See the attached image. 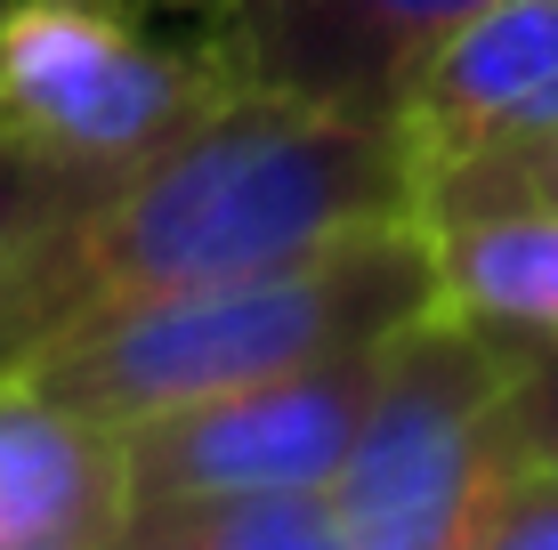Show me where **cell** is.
Masks as SVG:
<instances>
[{
  "label": "cell",
  "mask_w": 558,
  "mask_h": 550,
  "mask_svg": "<svg viewBox=\"0 0 558 550\" xmlns=\"http://www.w3.org/2000/svg\"><path fill=\"white\" fill-rule=\"evenodd\" d=\"M461 550H558V462L502 453L494 478L477 486Z\"/></svg>",
  "instance_id": "cell-11"
},
{
  "label": "cell",
  "mask_w": 558,
  "mask_h": 550,
  "mask_svg": "<svg viewBox=\"0 0 558 550\" xmlns=\"http://www.w3.org/2000/svg\"><path fill=\"white\" fill-rule=\"evenodd\" d=\"M203 9V25L219 33V25H235V16H252V9H267V0H195Z\"/></svg>",
  "instance_id": "cell-15"
},
{
  "label": "cell",
  "mask_w": 558,
  "mask_h": 550,
  "mask_svg": "<svg viewBox=\"0 0 558 550\" xmlns=\"http://www.w3.org/2000/svg\"><path fill=\"white\" fill-rule=\"evenodd\" d=\"M57 203V179H49V162L33 155L25 138H16L9 122H0V259H9V243L25 235L33 219H41Z\"/></svg>",
  "instance_id": "cell-14"
},
{
  "label": "cell",
  "mask_w": 558,
  "mask_h": 550,
  "mask_svg": "<svg viewBox=\"0 0 558 550\" xmlns=\"http://www.w3.org/2000/svg\"><path fill=\"white\" fill-rule=\"evenodd\" d=\"M397 219H413V155L397 122L267 82H227L146 162L41 211L9 243L0 372L41 365L65 332L130 300L307 259Z\"/></svg>",
  "instance_id": "cell-1"
},
{
  "label": "cell",
  "mask_w": 558,
  "mask_h": 550,
  "mask_svg": "<svg viewBox=\"0 0 558 550\" xmlns=\"http://www.w3.org/2000/svg\"><path fill=\"white\" fill-rule=\"evenodd\" d=\"M421 227L446 308L518 340H558V203H502Z\"/></svg>",
  "instance_id": "cell-9"
},
{
  "label": "cell",
  "mask_w": 558,
  "mask_h": 550,
  "mask_svg": "<svg viewBox=\"0 0 558 550\" xmlns=\"http://www.w3.org/2000/svg\"><path fill=\"white\" fill-rule=\"evenodd\" d=\"M227 82L195 0H0V122L49 162L57 203L146 162Z\"/></svg>",
  "instance_id": "cell-3"
},
{
  "label": "cell",
  "mask_w": 558,
  "mask_h": 550,
  "mask_svg": "<svg viewBox=\"0 0 558 550\" xmlns=\"http://www.w3.org/2000/svg\"><path fill=\"white\" fill-rule=\"evenodd\" d=\"M130 502L122 429L41 372H0V550H122Z\"/></svg>",
  "instance_id": "cell-8"
},
{
  "label": "cell",
  "mask_w": 558,
  "mask_h": 550,
  "mask_svg": "<svg viewBox=\"0 0 558 550\" xmlns=\"http://www.w3.org/2000/svg\"><path fill=\"white\" fill-rule=\"evenodd\" d=\"M122 550H340V518L324 486L283 494H170L138 502Z\"/></svg>",
  "instance_id": "cell-10"
},
{
  "label": "cell",
  "mask_w": 558,
  "mask_h": 550,
  "mask_svg": "<svg viewBox=\"0 0 558 550\" xmlns=\"http://www.w3.org/2000/svg\"><path fill=\"white\" fill-rule=\"evenodd\" d=\"M502 453L558 462V340H526V356H518V381L502 405Z\"/></svg>",
  "instance_id": "cell-12"
},
{
  "label": "cell",
  "mask_w": 558,
  "mask_h": 550,
  "mask_svg": "<svg viewBox=\"0 0 558 550\" xmlns=\"http://www.w3.org/2000/svg\"><path fill=\"white\" fill-rule=\"evenodd\" d=\"M558 130V0H494L446 33L397 98V138L413 155V219L446 186L518 162Z\"/></svg>",
  "instance_id": "cell-6"
},
{
  "label": "cell",
  "mask_w": 558,
  "mask_h": 550,
  "mask_svg": "<svg viewBox=\"0 0 558 550\" xmlns=\"http://www.w3.org/2000/svg\"><path fill=\"white\" fill-rule=\"evenodd\" d=\"M380 349H389V340L332 349V356L267 372V381H243L227 396L179 405V413H162V421H138L130 429V486H138V502L332 486L340 453L356 438V413H364V396H373Z\"/></svg>",
  "instance_id": "cell-5"
},
{
  "label": "cell",
  "mask_w": 558,
  "mask_h": 550,
  "mask_svg": "<svg viewBox=\"0 0 558 550\" xmlns=\"http://www.w3.org/2000/svg\"><path fill=\"white\" fill-rule=\"evenodd\" d=\"M518 356V332H494L446 300L389 332L356 438L324 486L340 550H461L477 486L502 462Z\"/></svg>",
  "instance_id": "cell-4"
},
{
  "label": "cell",
  "mask_w": 558,
  "mask_h": 550,
  "mask_svg": "<svg viewBox=\"0 0 558 550\" xmlns=\"http://www.w3.org/2000/svg\"><path fill=\"white\" fill-rule=\"evenodd\" d=\"M421 308H437L429 227L397 219V227H364L349 243H324L307 259H276V268L219 276L162 300H130L98 325L65 332L25 372H41L49 389H65L73 405H89L130 438L138 421L267 381L283 365L389 340Z\"/></svg>",
  "instance_id": "cell-2"
},
{
  "label": "cell",
  "mask_w": 558,
  "mask_h": 550,
  "mask_svg": "<svg viewBox=\"0 0 558 550\" xmlns=\"http://www.w3.org/2000/svg\"><path fill=\"white\" fill-rule=\"evenodd\" d=\"M502 203H558V130L534 138L518 162L477 170V179L446 186L437 203H421V219H453V211H502Z\"/></svg>",
  "instance_id": "cell-13"
},
{
  "label": "cell",
  "mask_w": 558,
  "mask_h": 550,
  "mask_svg": "<svg viewBox=\"0 0 558 550\" xmlns=\"http://www.w3.org/2000/svg\"><path fill=\"white\" fill-rule=\"evenodd\" d=\"M486 9L494 0H267L219 25V49L235 82L397 122V98L421 73V57Z\"/></svg>",
  "instance_id": "cell-7"
}]
</instances>
